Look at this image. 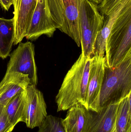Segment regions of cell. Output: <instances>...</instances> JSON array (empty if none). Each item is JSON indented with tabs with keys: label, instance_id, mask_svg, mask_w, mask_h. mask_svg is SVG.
<instances>
[{
	"label": "cell",
	"instance_id": "1",
	"mask_svg": "<svg viewBox=\"0 0 131 132\" xmlns=\"http://www.w3.org/2000/svg\"><path fill=\"white\" fill-rule=\"evenodd\" d=\"M91 59L82 53L68 71L55 97L57 112L67 111L78 104L85 107Z\"/></svg>",
	"mask_w": 131,
	"mask_h": 132
},
{
	"label": "cell",
	"instance_id": "2",
	"mask_svg": "<svg viewBox=\"0 0 131 132\" xmlns=\"http://www.w3.org/2000/svg\"><path fill=\"white\" fill-rule=\"evenodd\" d=\"M131 94V51L115 67L106 66L99 105L102 107L120 102Z\"/></svg>",
	"mask_w": 131,
	"mask_h": 132
},
{
	"label": "cell",
	"instance_id": "3",
	"mask_svg": "<svg viewBox=\"0 0 131 132\" xmlns=\"http://www.w3.org/2000/svg\"><path fill=\"white\" fill-rule=\"evenodd\" d=\"M131 51V6L115 22L106 41V66L114 68Z\"/></svg>",
	"mask_w": 131,
	"mask_h": 132
},
{
	"label": "cell",
	"instance_id": "4",
	"mask_svg": "<svg viewBox=\"0 0 131 132\" xmlns=\"http://www.w3.org/2000/svg\"><path fill=\"white\" fill-rule=\"evenodd\" d=\"M97 6L89 0L80 1L78 23L82 53L85 57L94 55L96 38L104 25L105 16Z\"/></svg>",
	"mask_w": 131,
	"mask_h": 132
},
{
	"label": "cell",
	"instance_id": "5",
	"mask_svg": "<svg viewBox=\"0 0 131 132\" xmlns=\"http://www.w3.org/2000/svg\"><path fill=\"white\" fill-rule=\"evenodd\" d=\"M52 19L56 29L68 35L78 47L81 46L78 23L80 0H46Z\"/></svg>",
	"mask_w": 131,
	"mask_h": 132
},
{
	"label": "cell",
	"instance_id": "6",
	"mask_svg": "<svg viewBox=\"0 0 131 132\" xmlns=\"http://www.w3.org/2000/svg\"><path fill=\"white\" fill-rule=\"evenodd\" d=\"M6 73L17 72L27 75L30 85L37 86V71L35 59V46L31 42H20L10 54Z\"/></svg>",
	"mask_w": 131,
	"mask_h": 132
},
{
	"label": "cell",
	"instance_id": "7",
	"mask_svg": "<svg viewBox=\"0 0 131 132\" xmlns=\"http://www.w3.org/2000/svg\"><path fill=\"white\" fill-rule=\"evenodd\" d=\"M106 67L105 56L94 55L91 57L85 108L98 112L100 109L99 99Z\"/></svg>",
	"mask_w": 131,
	"mask_h": 132
},
{
	"label": "cell",
	"instance_id": "8",
	"mask_svg": "<svg viewBox=\"0 0 131 132\" xmlns=\"http://www.w3.org/2000/svg\"><path fill=\"white\" fill-rule=\"evenodd\" d=\"M120 102L102 107L97 112L88 110L84 132H117L116 122Z\"/></svg>",
	"mask_w": 131,
	"mask_h": 132
},
{
	"label": "cell",
	"instance_id": "9",
	"mask_svg": "<svg viewBox=\"0 0 131 132\" xmlns=\"http://www.w3.org/2000/svg\"><path fill=\"white\" fill-rule=\"evenodd\" d=\"M25 99L24 122L30 128L39 127L47 116L43 94L36 86L30 85L25 90Z\"/></svg>",
	"mask_w": 131,
	"mask_h": 132
},
{
	"label": "cell",
	"instance_id": "10",
	"mask_svg": "<svg viewBox=\"0 0 131 132\" xmlns=\"http://www.w3.org/2000/svg\"><path fill=\"white\" fill-rule=\"evenodd\" d=\"M56 28L52 19L46 0H38L25 38L35 41L42 35L51 38Z\"/></svg>",
	"mask_w": 131,
	"mask_h": 132
},
{
	"label": "cell",
	"instance_id": "11",
	"mask_svg": "<svg viewBox=\"0 0 131 132\" xmlns=\"http://www.w3.org/2000/svg\"><path fill=\"white\" fill-rule=\"evenodd\" d=\"M38 0H14L15 36L14 45L25 37Z\"/></svg>",
	"mask_w": 131,
	"mask_h": 132
},
{
	"label": "cell",
	"instance_id": "12",
	"mask_svg": "<svg viewBox=\"0 0 131 132\" xmlns=\"http://www.w3.org/2000/svg\"><path fill=\"white\" fill-rule=\"evenodd\" d=\"M30 85L27 75L17 72L5 73L0 82V105L5 106L13 97L26 90Z\"/></svg>",
	"mask_w": 131,
	"mask_h": 132
},
{
	"label": "cell",
	"instance_id": "13",
	"mask_svg": "<svg viewBox=\"0 0 131 132\" xmlns=\"http://www.w3.org/2000/svg\"><path fill=\"white\" fill-rule=\"evenodd\" d=\"M131 6V0H123L109 14L104 17V25L96 38L94 55L105 56L106 41L115 22Z\"/></svg>",
	"mask_w": 131,
	"mask_h": 132
},
{
	"label": "cell",
	"instance_id": "14",
	"mask_svg": "<svg viewBox=\"0 0 131 132\" xmlns=\"http://www.w3.org/2000/svg\"><path fill=\"white\" fill-rule=\"evenodd\" d=\"M67 111L65 118H61L65 132H84L88 110L78 104Z\"/></svg>",
	"mask_w": 131,
	"mask_h": 132
},
{
	"label": "cell",
	"instance_id": "15",
	"mask_svg": "<svg viewBox=\"0 0 131 132\" xmlns=\"http://www.w3.org/2000/svg\"><path fill=\"white\" fill-rule=\"evenodd\" d=\"M25 90L15 95L5 106L6 115L10 123L15 126L20 122H25Z\"/></svg>",
	"mask_w": 131,
	"mask_h": 132
},
{
	"label": "cell",
	"instance_id": "16",
	"mask_svg": "<svg viewBox=\"0 0 131 132\" xmlns=\"http://www.w3.org/2000/svg\"><path fill=\"white\" fill-rule=\"evenodd\" d=\"M14 18H0V58L4 60L10 56L14 41Z\"/></svg>",
	"mask_w": 131,
	"mask_h": 132
},
{
	"label": "cell",
	"instance_id": "17",
	"mask_svg": "<svg viewBox=\"0 0 131 132\" xmlns=\"http://www.w3.org/2000/svg\"><path fill=\"white\" fill-rule=\"evenodd\" d=\"M116 126L117 132H131V94L119 103Z\"/></svg>",
	"mask_w": 131,
	"mask_h": 132
},
{
	"label": "cell",
	"instance_id": "18",
	"mask_svg": "<svg viewBox=\"0 0 131 132\" xmlns=\"http://www.w3.org/2000/svg\"><path fill=\"white\" fill-rule=\"evenodd\" d=\"M37 132H65L61 118L52 115L47 116L39 127Z\"/></svg>",
	"mask_w": 131,
	"mask_h": 132
},
{
	"label": "cell",
	"instance_id": "19",
	"mask_svg": "<svg viewBox=\"0 0 131 132\" xmlns=\"http://www.w3.org/2000/svg\"><path fill=\"white\" fill-rule=\"evenodd\" d=\"M123 0H102L97 8L101 14L105 16L109 14Z\"/></svg>",
	"mask_w": 131,
	"mask_h": 132
},
{
	"label": "cell",
	"instance_id": "20",
	"mask_svg": "<svg viewBox=\"0 0 131 132\" xmlns=\"http://www.w3.org/2000/svg\"><path fill=\"white\" fill-rule=\"evenodd\" d=\"M14 127L8 120L5 113V106L0 105V132L12 131Z\"/></svg>",
	"mask_w": 131,
	"mask_h": 132
},
{
	"label": "cell",
	"instance_id": "21",
	"mask_svg": "<svg viewBox=\"0 0 131 132\" xmlns=\"http://www.w3.org/2000/svg\"><path fill=\"white\" fill-rule=\"evenodd\" d=\"M14 0H0V5L2 8L5 11H8L14 4Z\"/></svg>",
	"mask_w": 131,
	"mask_h": 132
},
{
	"label": "cell",
	"instance_id": "22",
	"mask_svg": "<svg viewBox=\"0 0 131 132\" xmlns=\"http://www.w3.org/2000/svg\"><path fill=\"white\" fill-rule=\"evenodd\" d=\"M89 1L91 2L94 4H95L96 5H98L101 3L102 0H89Z\"/></svg>",
	"mask_w": 131,
	"mask_h": 132
},
{
	"label": "cell",
	"instance_id": "23",
	"mask_svg": "<svg viewBox=\"0 0 131 132\" xmlns=\"http://www.w3.org/2000/svg\"><path fill=\"white\" fill-rule=\"evenodd\" d=\"M11 132V131H8L7 132Z\"/></svg>",
	"mask_w": 131,
	"mask_h": 132
}]
</instances>
